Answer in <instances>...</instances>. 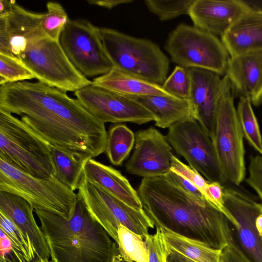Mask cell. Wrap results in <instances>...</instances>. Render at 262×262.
I'll use <instances>...</instances> for the list:
<instances>
[{
    "instance_id": "1",
    "label": "cell",
    "mask_w": 262,
    "mask_h": 262,
    "mask_svg": "<svg viewBox=\"0 0 262 262\" xmlns=\"http://www.w3.org/2000/svg\"><path fill=\"white\" fill-rule=\"evenodd\" d=\"M0 110L21 117L50 145L79 151L91 158L105 152V124L77 99L42 82L27 81L0 85Z\"/></svg>"
},
{
    "instance_id": "2",
    "label": "cell",
    "mask_w": 262,
    "mask_h": 262,
    "mask_svg": "<svg viewBox=\"0 0 262 262\" xmlns=\"http://www.w3.org/2000/svg\"><path fill=\"white\" fill-rule=\"evenodd\" d=\"M156 229L222 250L233 234L231 223L210 202H200L165 176L143 178L137 190Z\"/></svg>"
},
{
    "instance_id": "3",
    "label": "cell",
    "mask_w": 262,
    "mask_h": 262,
    "mask_svg": "<svg viewBox=\"0 0 262 262\" xmlns=\"http://www.w3.org/2000/svg\"><path fill=\"white\" fill-rule=\"evenodd\" d=\"M69 219L35 209L52 262H112L117 245L92 216L81 197Z\"/></svg>"
},
{
    "instance_id": "4",
    "label": "cell",
    "mask_w": 262,
    "mask_h": 262,
    "mask_svg": "<svg viewBox=\"0 0 262 262\" xmlns=\"http://www.w3.org/2000/svg\"><path fill=\"white\" fill-rule=\"evenodd\" d=\"M99 32L114 68L150 82H164L169 60L157 44L111 28L99 27Z\"/></svg>"
},
{
    "instance_id": "5",
    "label": "cell",
    "mask_w": 262,
    "mask_h": 262,
    "mask_svg": "<svg viewBox=\"0 0 262 262\" xmlns=\"http://www.w3.org/2000/svg\"><path fill=\"white\" fill-rule=\"evenodd\" d=\"M0 158L34 177L55 176L50 144L12 114L0 110Z\"/></svg>"
},
{
    "instance_id": "6",
    "label": "cell",
    "mask_w": 262,
    "mask_h": 262,
    "mask_svg": "<svg viewBox=\"0 0 262 262\" xmlns=\"http://www.w3.org/2000/svg\"><path fill=\"white\" fill-rule=\"evenodd\" d=\"M0 191L17 195L35 209L58 214L67 219L74 213L77 195L55 176L38 178L0 158Z\"/></svg>"
},
{
    "instance_id": "7",
    "label": "cell",
    "mask_w": 262,
    "mask_h": 262,
    "mask_svg": "<svg viewBox=\"0 0 262 262\" xmlns=\"http://www.w3.org/2000/svg\"><path fill=\"white\" fill-rule=\"evenodd\" d=\"M165 49L171 60L186 69L199 68L225 75L230 55L217 36L181 24L169 34Z\"/></svg>"
},
{
    "instance_id": "8",
    "label": "cell",
    "mask_w": 262,
    "mask_h": 262,
    "mask_svg": "<svg viewBox=\"0 0 262 262\" xmlns=\"http://www.w3.org/2000/svg\"><path fill=\"white\" fill-rule=\"evenodd\" d=\"M224 76L211 140L223 172L229 182L238 186L246 173L244 135L234 105L231 85L227 76Z\"/></svg>"
},
{
    "instance_id": "9",
    "label": "cell",
    "mask_w": 262,
    "mask_h": 262,
    "mask_svg": "<svg viewBox=\"0 0 262 262\" xmlns=\"http://www.w3.org/2000/svg\"><path fill=\"white\" fill-rule=\"evenodd\" d=\"M18 58L38 81L63 92L92 84L70 61L59 40L47 36L30 44Z\"/></svg>"
},
{
    "instance_id": "10",
    "label": "cell",
    "mask_w": 262,
    "mask_h": 262,
    "mask_svg": "<svg viewBox=\"0 0 262 262\" xmlns=\"http://www.w3.org/2000/svg\"><path fill=\"white\" fill-rule=\"evenodd\" d=\"M77 194L87 209L116 243L120 225L140 235L145 239L150 228L154 226L143 209H138L126 204L100 185L83 177Z\"/></svg>"
},
{
    "instance_id": "11",
    "label": "cell",
    "mask_w": 262,
    "mask_h": 262,
    "mask_svg": "<svg viewBox=\"0 0 262 262\" xmlns=\"http://www.w3.org/2000/svg\"><path fill=\"white\" fill-rule=\"evenodd\" d=\"M166 137L172 148L208 181L223 187L236 186L223 172L212 141L196 120L188 119L173 124Z\"/></svg>"
},
{
    "instance_id": "12",
    "label": "cell",
    "mask_w": 262,
    "mask_h": 262,
    "mask_svg": "<svg viewBox=\"0 0 262 262\" xmlns=\"http://www.w3.org/2000/svg\"><path fill=\"white\" fill-rule=\"evenodd\" d=\"M59 42L68 58L85 77L101 76L113 67L103 47L99 27L84 20H71Z\"/></svg>"
},
{
    "instance_id": "13",
    "label": "cell",
    "mask_w": 262,
    "mask_h": 262,
    "mask_svg": "<svg viewBox=\"0 0 262 262\" xmlns=\"http://www.w3.org/2000/svg\"><path fill=\"white\" fill-rule=\"evenodd\" d=\"M237 187H223L224 205L232 218L236 240L251 262H262V236L255 221L262 213V204Z\"/></svg>"
},
{
    "instance_id": "14",
    "label": "cell",
    "mask_w": 262,
    "mask_h": 262,
    "mask_svg": "<svg viewBox=\"0 0 262 262\" xmlns=\"http://www.w3.org/2000/svg\"><path fill=\"white\" fill-rule=\"evenodd\" d=\"M74 95L89 113L104 124L140 125L155 121L150 112L133 100L93 84L75 92Z\"/></svg>"
},
{
    "instance_id": "15",
    "label": "cell",
    "mask_w": 262,
    "mask_h": 262,
    "mask_svg": "<svg viewBox=\"0 0 262 262\" xmlns=\"http://www.w3.org/2000/svg\"><path fill=\"white\" fill-rule=\"evenodd\" d=\"M172 149L166 137L154 127L139 130L126 170L143 178L165 176L171 169Z\"/></svg>"
},
{
    "instance_id": "16",
    "label": "cell",
    "mask_w": 262,
    "mask_h": 262,
    "mask_svg": "<svg viewBox=\"0 0 262 262\" xmlns=\"http://www.w3.org/2000/svg\"><path fill=\"white\" fill-rule=\"evenodd\" d=\"M43 15L26 10L14 1L10 12L0 16V54L19 59L30 44L46 36Z\"/></svg>"
},
{
    "instance_id": "17",
    "label": "cell",
    "mask_w": 262,
    "mask_h": 262,
    "mask_svg": "<svg viewBox=\"0 0 262 262\" xmlns=\"http://www.w3.org/2000/svg\"><path fill=\"white\" fill-rule=\"evenodd\" d=\"M191 79L189 102L195 119L212 139L215 125L219 100L225 83V76L211 71L189 69Z\"/></svg>"
},
{
    "instance_id": "18",
    "label": "cell",
    "mask_w": 262,
    "mask_h": 262,
    "mask_svg": "<svg viewBox=\"0 0 262 262\" xmlns=\"http://www.w3.org/2000/svg\"><path fill=\"white\" fill-rule=\"evenodd\" d=\"M225 75L233 92L248 98L255 106L262 103V50L230 57Z\"/></svg>"
},
{
    "instance_id": "19",
    "label": "cell",
    "mask_w": 262,
    "mask_h": 262,
    "mask_svg": "<svg viewBox=\"0 0 262 262\" xmlns=\"http://www.w3.org/2000/svg\"><path fill=\"white\" fill-rule=\"evenodd\" d=\"M248 11L241 0H195L188 15L194 27L221 37Z\"/></svg>"
},
{
    "instance_id": "20",
    "label": "cell",
    "mask_w": 262,
    "mask_h": 262,
    "mask_svg": "<svg viewBox=\"0 0 262 262\" xmlns=\"http://www.w3.org/2000/svg\"><path fill=\"white\" fill-rule=\"evenodd\" d=\"M34 208L23 198L0 191V212H3L24 233L32 243L38 259H48L49 249L43 233L33 215Z\"/></svg>"
},
{
    "instance_id": "21",
    "label": "cell",
    "mask_w": 262,
    "mask_h": 262,
    "mask_svg": "<svg viewBox=\"0 0 262 262\" xmlns=\"http://www.w3.org/2000/svg\"><path fill=\"white\" fill-rule=\"evenodd\" d=\"M221 37L230 57L262 50V13L248 10Z\"/></svg>"
},
{
    "instance_id": "22",
    "label": "cell",
    "mask_w": 262,
    "mask_h": 262,
    "mask_svg": "<svg viewBox=\"0 0 262 262\" xmlns=\"http://www.w3.org/2000/svg\"><path fill=\"white\" fill-rule=\"evenodd\" d=\"M83 176L131 207L142 209L137 190L119 171L112 166L91 158L84 165Z\"/></svg>"
},
{
    "instance_id": "23",
    "label": "cell",
    "mask_w": 262,
    "mask_h": 262,
    "mask_svg": "<svg viewBox=\"0 0 262 262\" xmlns=\"http://www.w3.org/2000/svg\"><path fill=\"white\" fill-rule=\"evenodd\" d=\"M125 97L138 103L150 112L154 117L155 125L159 127L169 128L184 120L195 119L189 101L160 95Z\"/></svg>"
},
{
    "instance_id": "24",
    "label": "cell",
    "mask_w": 262,
    "mask_h": 262,
    "mask_svg": "<svg viewBox=\"0 0 262 262\" xmlns=\"http://www.w3.org/2000/svg\"><path fill=\"white\" fill-rule=\"evenodd\" d=\"M92 84L124 96L174 97L161 85L132 76L114 67L107 73L94 78Z\"/></svg>"
},
{
    "instance_id": "25",
    "label": "cell",
    "mask_w": 262,
    "mask_h": 262,
    "mask_svg": "<svg viewBox=\"0 0 262 262\" xmlns=\"http://www.w3.org/2000/svg\"><path fill=\"white\" fill-rule=\"evenodd\" d=\"M56 174L55 177L73 191L78 189L84 167L91 158L88 155L50 145Z\"/></svg>"
},
{
    "instance_id": "26",
    "label": "cell",
    "mask_w": 262,
    "mask_h": 262,
    "mask_svg": "<svg viewBox=\"0 0 262 262\" xmlns=\"http://www.w3.org/2000/svg\"><path fill=\"white\" fill-rule=\"evenodd\" d=\"M168 247L195 262H225L222 250L161 229Z\"/></svg>"
},
{
    "instance_id": "27",
    "label": "cell",
    "mask_w": 262,
    "mask_h": 262,
    "mask_svg": "<svg viewBox=\"0 0 262 262\" xmlns=\"http://www.w3.org/2000/svg\"><path fill=\"white\" fill-rule=\"evenodd\" d=\"M135 142V135L127 126L114 125L107 133L104 152L113 165H121L128 157Z\"/></svg>"
},
{
    "instance_id": "28",
    "label": "cell",
    "mask_w": 262,
    "mask_h": 262,
    "mask_svg": "<svg viewBox=\"0 0 262 262\" xmlns=\"http://www.w3.org/2000/svg\"><path fill=\"white\" fill-rule=\"evenodd\" d=\"M116 243L119 255L125 260L149 262L148 252L144 239L123 225L118 227Z\"/></svg>"
},
{
    "instance_id": "29",
    "label": "cell",
    "mask_w": 262,
    "mask_h": 262,
    "mask_svg": "<svg viewBox=\"0 0 262 262\" xmlns=\"http://www.w3.org/2000/svg\"><path fill=\"white\" fill-rule=\"evenodd\" d=\"M251 104L248 98L241 97L236 112L244 137L255 150L262 155V137Z\"/></svg>"
},
{
    "instance_id": "30",
    "label": "cell",
    "mask_w": 262,
    "mask_h": 262,
    "mask_svg": "<svg viewBox=\"0 0 262 262\" xmlns=\"http://www.w3.org/2000/svg\"><path fill=\"white\" fill-rule=\"evenodd\" d=\"M0 229L8 236L25 262H33L38 259L31 242L14 222L2 212H0Z\"/></svg>"
},
{
    "instance_id": "31",
    "label": "cell",
    "mask_w": 262,
    "mask_h": 262,
    "mask_svg": "<svg viewBox=\"0 0 262 262\" xmlns=\"http://www.w3.org/2000/svg\"><path fill=\"white\" fill-rule=\"evenodd\" d=\"M47 11L43 13L42 27L46 36L59 40L62 31L69 19L63 7L58 3L49 2L46 5Z\"/></svg>"
},
{
    "instance_id": "32",
    "label": "cell",
    "mask_w": 262,
    "mask_h": 262,
    "mask_svg": "<svg viewBox=\"0 0 262 262\" xmlns=\"http://www.w3.org/2000/svg\"><path fill=\"white\" fill-rule=\"evenodd\" d=\"M195 0H145L148 9L161 20H168L183 14H189Z\"/></svg>"
},
{
    "instance_id": "33",
    "label": "cell",
    "mask_w": 262,
    "mask_h": 262,
    "mask_svg": "<svg viewBox=\"0 0 262 262\" xmlns=\"http://www.w3.org/2000/svg\"><path fill=\"white\" fill-rule=\"evenodd\" d=\"M172 96L189 101L191 93V79L189 69L177 66L161 85Z\"/></svg>"
},
{
    "instance_id": "34",
    "label": "cell",
    "mask_w": 262,
    "mask_h": 262,
    "mask_svg": "<svg viewBox=\"0 0 262 262\" xmlns=\"http://www.w3.org/2000/svg\"><path fill=\"white\" fill-rule=\"evenodd\" d=\"M35 78L19 59L0 54V85Z\"/></svg>"
},
{
    "instance_id": "35",
    "label": "cell",
    "mask_w": 262,
    "mask_h": 262,
    "mask_svg": "<svg viewBox=\"0 0 262 262\" xmlns=\"http://www.w3.org/2000/svg\"><path fill=\"white\" fill-rule=\"evenodd\" d=\"M170 169L178 173L192 183L209 201L210 198L208 189L209 182L205 180L198 171L183 163L174 155L171 158Z\"/></svg>"
},
{
    "instance_id": "36",
    "label": "cell",
    "mask_w": 262,
    "mask_h": 262,
    "mask_svg": "<svg viewBox=\"0 0 262 262\" xmlns=\"http://www.w3.org/2000/svg\"><path fill=\"white\" fill-rule=\"evenodd\" d=\"M149 255V262H167L169 247L166 243L161 229H156L154 234L145 237Z\"/></svg>"
},
{
    "instance_id": "37",
    "label": "cell",
    "mask_w": 262,
    "mask_h": 262,
    "mask_svg": "<svg viewBox=\"0 0 262 262\" xmlns=\"http://www.w3.org/2000/svg\"><path fill=\"white\" fill-rule=\"evenodd\" d=\"M248 169L249 176L246 182L257 192L262 201V157L252 156Z\"/></svg>"
},
{
    "instance_id": "38",
    "label": "cell",
    "mask_w": 262,
    "mask_h": 262,
    "mask_svg": "<svg viewBox=\"0 0 262 262\" xmlns=\"http://www.w3.org/2000/svg\"><path fill=\"white\" fill-rule=\"evenodd\" d=\"M0 262H25L6 233L0 229Z\"/></svg>"
},
{
    "instance_id": "39",
    "label": "cell",
    "mask_w": 262,
    "mask_h": 262,
    "mask_svg": "<svg viewBox=\"0 0 262 262\" xmlns=\"http://www.w3.org/2000/svg\"><path fill=\"white\" fill-rule=\"evenodd\" d=\"M165 176L198 201L204 202L207 200L202 193L192 183L178 173L170 169Z\"/></svg>"
},
{
    "instance_id": "40",
    "label": "cell",
    "mask_w": 262,
    "mask_h": 262,
    "mask_svg": "<svg viewBox=\"0 0 262 262\" xmlns=\"http://www.w3.org/2000/svg\"><path fill=\"white\" fill-rule=\"evenodd\" d=\"M222 253L225 262H251L239 247L234 233Z\"/></svg>"
},
{
    "instance_id": "41",
    "label": "cell",
    "mask_w": 262,
    "mask_h": 262,
    "mask_svg": "<svg viewBox=\"0 0 262 262\" xmlns=\"http://www.w3.org/2000/svg\"><path fill=\"white\" fill-rule=\"evenodd\" d=\"M90 5H96L107 9L113 8L124 4H128L133 2V0H88Z\"/></svg>"
},
{
    "instance_id": "42",
    "label": "cell",
    "mask_w": 262,
    "mask_h": 262,
    "mask_svg": "<svg viewBox=\"0 0 262 262\" xmlns=\"http://www.w3.org/2000/svg\"><path fill=\"white\" fill-rule=\"evenodd\" d=\"M167 262H195L169 248Z\"/></svg>"
},
{
    "instance_id": "43",
    "label": "cell",
    "mask_w": 262,
    "mask_h": 262,
    "mask_svg": "<svg viewBox=\"0 0 262 262\" xmlns=\"http://www.w3.org/2000/svg\"><path fill=\"white\" fill-rule=\"evenodd\" d=\"M249 11L262 13V0H241Z\"/></svg>"
},
{
    "instance_id": "44",
    "label": "cell",
    "mask_w": 262,
    "mask_h": 262,
    "mask_svg": "<svg viewBox=\"0 0 262 262\" xmlns=\"http://www.w3.org/2000/svg\"><path fill=\"white\" fill-rule=\"evenodd\" d=\"M14 1H0V16L8 14L12 8Z\"/></svg>"
},
{
    "instance_id": "45",
    "label": "cell",
    "mask_w": 262,
    "mask_h": 262,
    "mask_svg": "<svg viewBox=\"0 0 262 262\" xmlns=\"http://www.w3.org/2000/svg\"><path fill=\"white\" fill-rule=\"evenodd\" d=\"M255 226L258 232L262 236V213L260 214L256 218Z\"/></svg>"
},
{
    "instance_id": "46",
    "label": "cell",
    "mask_w": 262,
    "mask_h": 262,
    "mask_svg": "<svg viewBox=\"0 0 262 262\" xmlns=\"http://www.w3.org/2000/svg\"><path fill=\"white\" fill-rule=\"evenodd\" d=\"M112 262H135V261H128L122 258L119 254L118 248L117 247L115 254Z\"/></svg>"
},
{
    "instance_id": "47",
    "label": "cell",
    "mask_w": 262,
    "mask_h": 262,
    "mask_svg": "<svg viewBox=\"0 0 262 262\" xmlns=\"http://www.w3.org/2000/svg\"><path fill=\"white\" fill-rule=\"evenodd\" d=\"M33 262H52L50 261L48 259H38Z\"/></svg>"
}]
</instances>
